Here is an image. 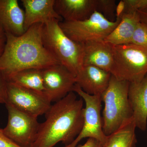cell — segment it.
I'll return each mask as SVG.
<instances>
[{"label": "cell", "mask_w": 147, "mask_h": 147, "mask_svg": "<svg viewBox=\"0 0 147 147\" xmlns=\"http://www.w3.org/2000/svg\"><path fill=\"white\" fill-rule=\"evenodd\" d=\"M73 92L79 95L85 102L84 123L81 132L75 140L70 144L63 147H76L82 140L87 138L96 139L103 144L107 136L102 129L101 95L88 94L76 84Z\"/></svg>", "instance_id": "cell-7"}, {"label": "cell", "mask_w": 147, "mask_h": 147, "mask_svg": "<svg viewBox=\"0 0 147 147\" xmlns=\"http://www.w3.org/2000/svg\"><path fill=\"white\" fill-rule=\"evenodd\" d=\"M136 128L133 119L129 120L116 131L107 136L102 147H136Z\"/></svg>", "instance_id": "cell-18"}, {"label": "cell", "mask_w": 147, "mask_h": 147, "mask_svg": "<svg viewBox=\"0 0 147 147\" xmlns=\"http://www.w3.org/2000/svg\"><path fill=\"white\" fill-rule=\"evenodd\" d=\"M6 42V34L0 24V57L3 55L4 51Z\"/></svg>", "instance_id": "cell-25"}, {"label": "cell", "mask_w": 147, "mask_h": 147, "mask_svg": "<svg viewBox=\"0 0 147 147\" xmlns=\"http://www.w3.org/2000/svg\"><path fill=\"white\" fill-rule=\"evenodd\" d=\"M76 147H102V144L96 139L89 138L83 145H78Z\"/></svg>", "instance_id": "cell-26"}, {"label": "cell", "mask_w": 147, "mask_h": 147, "mask_svg": "<svg viewBox=\"0 0 147 147\" xmlns=\"http://www.w3.org/2000/svg\"><path fill=\"white\" fill-rule=\"evenodd\" d=\"M130 83L111 75L108 88L101 94L104 108L102 129L106 136L116 131L125 123L133 118L128 98Z\"/></svg>", "instance_id": "cell-4"}, {"label": "cell", "mask_w": 147, "mask_h": 147, "mask_svg": "<svg viewBox=\"0 0 147 147\" xmlns=\"http://www.w3.org/2000/svg\"><path fill=\"white\" fill-rule=\"evenodd\" d=\"M128 98L136 127L145 131L147 124V74L140 82L130 83Z\"/></svg>", "instance_id": "cell-13"}, {"label": "cell", "mask_w": 147, "mask_h": 147, "mask_svg": "<svg viewBox=\"0 0 147 147\" xmlns=\"http://www.w3.org/2000/svg\"><path fill=\"white\" fill-rule=\"evenodd\" d=\"M59 22L53 19L43 25V45L59 63L76 77L83 66V44L69 38L61 28Z\"/></svg>", "instance_id": "cell-3"}, {"label": "cell", "mask_w": 147, "mask_h": 147, "mask_svg": "<svg viewBox=\"0 0 147 147\" xmlns=\"http://www.w3.org/2000/svg\"><path fill=\"white\" fill-rule=\"evenodd\" d=\"M7 81L28 89L44 92L42 69L34 68L25 69L15 74Z\"/></svg>", "instance_id": "cell-19"}, {"label": "cell", "mask_w": 147, "mask_h": 147, "mask_svg": "<svg viewBox=\"0 0 147 147\" xmlns=\"http://www.w3.org/2000/svg\"><path fill=\"white\" fill-rule=\"evenodd\" d=\"M112 45L111 74L129 83L141 81L147 74V47L131 43Z\"/></svg>", "instance_id": "cell-5"}, {"label": "cell", "mask_w": 147, "mask_h": 147, "mask_svg": "<svg viewBox=\"0 0 147 147\" xmlns=\"http://www.w3.org/2000/svg\"><path fill=\"white\" fill-rule=\"evenodd\" d=\"M83 66L92 65L110 72L113 63L112 45L104 40L83 43Z\"/></svg>", "instance_id": "cell-14"}, {"label": "cell", "mask_w": 147, "mask_h": 147, "mask_svg": "<svg viewBox=\"0 0 147 147\" xmlns=\"http://www.w3.org/2000/svg\"><path fill=\"white\" fill-rule=\"evenodd\" d=\"M0 147H21L7 137L0 128Z\"/></svg>", "instance_id": "cell-24"}, {"label": "cell", "mask_w": 147, "mask_h": 147, "mask_svg": "<svg viewBox=\"0 0 147 147\" xmlns=\"http://www.w3.org/2000/svg\"><path fill=\"white\" fill-rule=\"evenodd\" d=\"M54 8L64 21H82L95 11L96 0H55Z\"/></svg>", "instance_id": "cell-15"}, {"label": "cell", "mask_w": 147, "mask_h": 147, "mask_svg": "<svg viewBox=\"0 0 147 147\" xmlns=\"http://www.w3.org/2000/svg\"><path fill=\"white\" fill-rule=\"evenodd\" d=\"M7 102L36 117L45 115L52 105L44 92L28 89L9 82Z\"/></svg>", "instance_id": "cell-9"}, {"label": "cell", "mask_w": 147, "mask_h": 147, "mask_svg": "<svg viewBox=\"0 0 147 147\" xmlns=\"http://www.w3.org/2000/svg\"><path fill=\"white\" fill-rule=\"evenodd\" d=\"M21 1L25 8L26 31L34 24H45L53 19L62 21L63 18L55 10V0H22Z\"/></svg>", "instance_id": "cell-11"}, {"label": "cell", "mask_w": 147, "mask_h": 147, "mask_svg": "<svg viewBox=\"0 0 147 147\" xmlns=\"http://www.w3.org/2000/svg\"><path fill=\"white\" fill-rule=\"evenodd\" d=\"M8 81L0 72V103L6 104L7 101Z\"/></svg>", "instance_id": "cell-23"}, {"label": "cell", "mask_w": 147, "mask_h": 147, "mask_svg": "<svg viewBox=\"0 0 147 147\" xmlns=\"http://www.w3.org/2000/svg\"><path fill=\"white\" fill-rule=\"evenodd\" d=\"M134 45L147 47V26L139 22L134 30L131 42Z\"/></svg>", "instance_id": "cell-21"}, {"label": "cell", "mask_w": 147, "mask_h": 147, "mask_svg": "<svg viewBox=\"0 0 147 147\" xmlns=\"http://www.w3.org/2000/svg\"><path fill=\"white\" fill-rule=\"evenodd\" d=\"M43 25L34 24L20 36L6 33V44L0 57V72L7 80L25 69H42L59 63L43 45Z\"/></svg>", "instance_id": "cell-1"}, {"label": "cell", "mask_w": 147, "mask_h": 147, "mask_svg": "<svg viewBox=\"0 0 147 147\" xmlns=\"http://www.w3.org/2000/svg\"><path fill=\"white\" fill-rule=\"evenodd\" d=\"M139 13L140 22L147 26V11H137Z\"/></svg>", "instance_id": "cell-28"}, {"label": "cell", "mask_w": 147, "mask_h": 147, "mask_svg": "<svg viewBox=\"0 0 147 147\" xmlns=\"http://www.w3.org/2000/svg\"><path fill=\"white\" fill-rule=\"evenodd\" d=\"M116 1L115 0H96V11L112 22L116 20Z\"/></svg>", "instance_id": "cell-20"}, {"label": "cell", "mask_w": 147, "mask_h": 147, "mask_svg": "<svg viewBox=\"0 0 147 147\" xmlns=\"http://www.w3.org/2000/svg\"><path fill=\"white\" fill-rule=\"evenodd\" d=\"M125 9V3L123 1H121L116 7V18H120L123 14ZM117 19V18H116Z\"/></svg>", "instance_id": "cell-27"}, {"label": "cell", "mask_w": 147, "mask_h": 147, "mask_svg": "<svg viewBox=\"0 0 147 147\" xmlns=\"http://www.w3.org/2000/svg\"><path fill=\"white\" fill-rule=\"evenodd\" d=\"M124 2L125 9L123 14L139 11H147V0H124Z\"/></svg>", "instance_id": "cell-22"}, {"label": "cell", "mask_w": 147, "mask_h": 147, "mask_svg": "<svg viewBox=\"0 0 147 147\" xmlns=\"http://www.w3.org/2000/svg\"><path fill=\"white\" fill-rule=\"evenodd\" d=\"M42 71L44 92L51 102H57L73 92L75 76L62 65H51Z\"/></svg>", "instance_id": "cell-10"}, {"label": "cell", "mask_w": 147, "mask_h": 147, "mask_svg": "<svg viewBox=\"0 0 147 147\" xmlns=\"http://www.w3.org/2000/svg\"><path fill=\"white\" fill-rule=\"evenodd\" d=\"M8 121L3 131L8 138L21 147H31L37 137L40 123L37 118L20 111L7 102Z\"/></svg>", "instance_id": "cell-8"}, {"label": "cell", "mask_w": 147, "mask_h": 147, "mask_svg": "<svg viewBox=\"0 0 147 147\" xmlns=\"http://www.w3.org/2000/svg\"><path fill=\"white\" fill-rule=\"evenodd\" d=\"M40 123L35 141L31 147H54L61 142L70 144L81 132L84 121V100L74 92L55 102Z\"/></svg>", "instance_id": "cell-2"}, {"label": "cell", "mask_w": 147, "mask_h": 147, "mask_svg": "<svg viewBox=\"0 0 147 147\" xmlns=\"http://www.w3.org/2000/svg\"><path fill=\"white\" fill-rule=\"evenodd\" d=\"M120 22L104 41L113 45L129 44L135 28L140 22L138 12L124 13Z\"/></svg>", "instance_id": "cell-17"}, {"label": "cell", "mask_w": 147, "mask_h": 147, "mask_svg": "<svg viewBox=\"0 0 147 147\" xmlns=\"http://www.w3.org/2000/svg\"><path fill=\"white\" fill-rule=\"evenodd\" d=\"M111 75L96 67L83 66L75 77L76 84L88 94L101 95L108 88Z\"/></svg>", "instance_id": "cell-12"}, {"label": "cell", "mask_w": 147, "mask_h": 147, "mask_svg": "<svg viewBox=\"0 0 147 147\" xmlns=\"http://www.w3.org/2000/svg\"><path fill=\"white\" fill-rule=\"evenodd\" d=\"M108 20L95 11L89 18L82 21H61L60 26L64 32L74 41L80 43L104 40L113 31L121 21Z\"/></svg>", "instance_id": "cell-6"}, {"label": "cell", "mask_w": 147, "mask_h": 147, "mask_svg": "<svg viewBox=\"0 0 147 147\" xmlns=\"http://www.w3.org/2000/svg\"><path fill=\"white\" fill-rule=\"evenodd\" d=\"M25 12L17 0H0V24L6 33L20 36L24 29Z\"/></svg>", "instance_id": "cell-16"}]
</instances>
